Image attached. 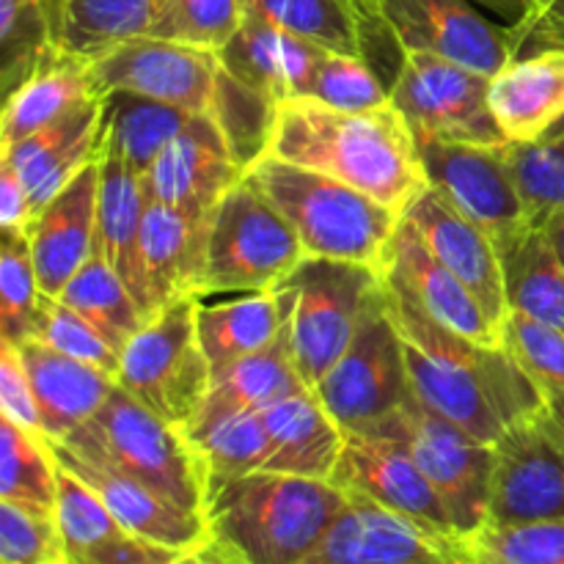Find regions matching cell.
Wrapping results in <instances>:
<instances>
[{
	"label": "cell",
	"mask_w": 564,
	"mask_h": 564,
	"mask_svg": "<svg viewBox=\"0 0 564 564\" xmlns=\"http://www.w3.org/2000/svg\"><path fill=\"white\" fill-rule=\"evenodd\" d=\"M386 306L405 350L413 397L438 416L496 444L512 424L543 416L549 400L501 345H479L430 317L386 279Z\"/></svg>",
	"instance_id": "6da1fadb"
},
{
	"label": "cell",
	"mask_w": 564,
	"mask_h": 564,
	"mask_svg": "<svg viewBox=\"0 0 564 564\" xmlns=\"http://www.w3.org/2000/svg\"><path fill=\"white\" fill-rule=\"evenodd\" d=\"M268 154L323 171L405 213L427 187L416 138L394 105L339 110L308 97L275 105Z\"/></svg>",
	"instance_id": "7a4b0ae2"
},
{
	"label": "cell",
	"mask_w": 564,
	"mask_h": 564,
	"mask_svg": "<svg viewBox=\"0 0 564 564\" xmlns=\"http://www.w3.org/2000/svg\"><path fill=\"white\" fill-rule=\"evenodd\" d=\"M350 494L330 479L251 471L207 479L204 518L209 538L248 564H301L317 549Z\"/></svg>",
	"instance_id": "3957f363"
},
{
	"label": "cell",
	"mask_w": 564,
	"mask_h": 564,
	"mask_svg": "<svg viewBox=\"0 0 564 564\" xmlns=\"http://www.w3.org/2000/svg\"><path fill=\"white\" fill-rule=\"evenodd\" d=\"M246 180L290 220L306 257L341 259L383 268L386 248L402 213L347 182L262 154Z\"/></svg>",
	"instance_id": "277c9868"
},
{
	"label": "cell",
	"mask_w": 564,
	"mask_h": 564,
	"mask_svg": "<svg viewBox=\"0 0 564 564\" xmlns=\"http://www.w3.org/2000/svg\"><path fill=\"white\" fill-rule=\"evenodd\" d=\"M292 364L308 389L350 347L364 314L383 295V270L306 257L273 286Z\"/></svg>",
	"instance_id": "5b68a950"
},
{
	"label": "cell",
	"mask_w": 564,
	"mask_h": 564,
	"mask_svg": "<svg viewBox=\"0 0 564 564\" xmlns=\"http://www.w3.org/2000/svg\"><path fill=\"white\" fill-rule=\"evenodd\" d=\"M58 444L119 468L174 505L204 516L207 482L196 452L191 449L180 427L149 411L119 383L94 419Z\"/></svg>",
	"instance_id": "8992f818"
},
{
	"label": "cell",
	"mask_w": 564,
	"mask_h": 564,
	"mask_svg": "<svg viewBox=\"0 0 564 564\" xmlns=\"http://www.w3.org/2000/svg\"><path fill=\"white\" fill-rule=\"evenodd\" d=\"M301 259L290 220L242 174L209 218L198 295L273 290Z\"/></svg>",
	"instance_id": "52a82bcc"
},
{
	"label": "cell",
	"mask_w": 564,
	"mask_h": 564,
	"mask_svg": "<svg viewBox=\"0 0 564 564\" xmlns=\"http://www.w3.org/2000/svg\"><path fill=\"white\" fill-rule=\"evenodd\" d=\"M116 383L174 427L193 422L213 386L196 330V295L180 297L143 323L121 350Z\"/></svg>",
	"instance_id": "ba28073f"
},
{
	"label": "cell",
	"mask_w": 564,
	"mask_h": 564,
	"mask_svg": "<svg viewBox=\"0 0 564 564\" xmlns=\"http://www.w3.org/2000/svg\"><path fill=\"white\" fill-rule=\"evenodd\" d=\"M356 433H378L405 441L413 460L449 510L463 540L488 523L496 474L494 444H485L460 424L433 413L416 397L378 424Z\"/></svg>",
	"instance_id": "9c48e42d"
},
{
	"label": "cell",
	"mask_w": 564,
	"mask_h": 564,
	"mask_svg": "<svg viewBox=\"0 0 564 564\" xmlns=\"http://www.w3.org/2000/svg\"><path fill=\"white\" fill-rule=\"evenodd\" d=\"M391 105L416 141L505 147L507 138L490 110V75L433 53H408L391 88Z\"/></svg>",
	"instance_id": "30bf717a"
},
{
	"label": "cell",
	"mask_w": 564,
	"mask_h": 564,
	"mask_svg": "<svg viewBox=\"0 0 564 564\" xmlns=\"http://www.w3.org/2000/svg\"><path fill=\"white\" fill-rule=\"evenodd\" d=\"M325 411L345 433L367 430L413 400L405 350L383 295L369 306L339 361L314 386Z\"/></svg>",
	"instance_id": "8fae6325"
},
{
	"label": "cell",
	"mask_w": 564,
	"mask_h": 564,
	"mask_svg": "<svg viewBox=\"0 0 564 564\" xmlns=\"http://www.w3.org/2000/svg\"><path fill=\"white\" fill-rule=\"evenodd\" d=\"M330 482L339 485L345 494L375 501L433 538L463 549V538L449 510L413 460L405 441L378 433H347Z\"/></svg>",
	"instance_id": "7c38bea8"
},
{
	"label": "cell",
	"mask_w": 564,
	"mask_h": 564,
	"mask_svg": "<svg viewBox=\"0 0 564 564\" xmlns=\"http://www.w3.org/2000/svg\"><path fill=\"white\" fill-rule=\"evenodd\" d=\"M416 147L427 185L496 242L534 226L505 147L449 141H416Z\"/></svg>",
	"instance_id": "4fadbf2b"
},
{
	"label": "cell",
	"mask_w": 564,
	"mask_h": 564,
	"mask_svg": "<svg viewBox=\"0 0 564 564\" xmlns=\"http://www.w3.org/2000/svg\"><path fill=\"white\" fill-rule=\"evenodd\" d=\"M220 69L224 66L215 50L141 36L94 61L91 83L99 97L130 91L191 113H209Z\"/></svg>",
	"instance_id": "5bb4252c"
},
{
	"label": "cell",
	"mask_w": 564,
	"mask_h": 564,
	"mask_svg": "<svg viewBox=\"0 0 564 564\" xmlns=\"http://www.w3.org/2000/svg\"><path fill=\"white\" fill-rule=\"evenodd\" d=\"M405 53H433L494 77L512 61V31L471 0H372Z\"/></svg>",
	"instance_id": "9a60e30c"
},
{
	"label": "cell",
	"mask_w": 564,
	"mask_h": 564,
	"mask_svg": "<svg viewBox=\"0 0 564 564\" xmlns=\"http://www.w3.org/2000/svg\"><path fill=\"white\" fill-rule=\"evenodd\" d=\"M494 446L496 474L488 523L564 521V438L545 413L512 424Z\"/></svg>",
	"instance_id": "2e32d148"
},
{
	"label": "cell",
	"mask_w": 564,
	"mask_h": 564,
	"mask_svg": "<svg viewBox=\"0 0 564 564\" xmlns=\"http://www.w3.org/2000/svg\"><path fill=\"white\" fill-rule=\"evenodd\" d=\"M224 132L209 113H193L185 130L141 176L147 202L165 204L198 226H209L220 198L242 180Z\"/></svg>",
	"instance_id": "e0dca14e"
},
{
	"label": "cell",
	"mask_w": 564,
	"mask_h": 564,
	"mask_svg": "<svg viewBox=\"0 0 564 564\" xmlns=\"http://www.w3.org/2000/svg\"><path fill=\"white\" fill-rule=\"evenodd\" d=\"M301 564H463V549L350 494L334 527Z\"/></svg>",
	"instance_id": "ac0fdd59"
},
{
	"label": "cell",
	"mask_w": 564,
	"mask_h": 564,
	"mask_svg": "<svg viewBox=\"0 0 564 564\" xmlns=\"http://www.w3.org/2000/svg\"><path fill=\"white\" fill-rule=\"evenodd\" d=\"M50 446H53L58 466L75 474L80 482H86L102 499V505L113 512L116 521L130 529L132 534H141L152 543L169 545L176 551H193L209 540L207 518L198 516V512L174 505L163 494L143 485L141 479L119 471V468L77 455L75 449L58 444V441H50Z\"/></svg>",
	"instance_id": "d6986e66"
},
{
	"label": "cell",
	"mask_w": 564,
	"mask_h": 564,
	"mask_svg": "<svg viewBox=\"0 0 564 564\" xmlns=\"http://www.w3.org/2000/svg\"><path fill=\"white\" fill-rule=\"evenodd\" d=\"M383 275L400 284L424 312L455 334L479 345H501V334L482 303L435 257L411 220L402 215L383 259Z\"/></svg>",
	"instance_id": "ffe728a7"
},
{
	"label": "cell",
	"mask_w": 564,
	"mask_h": 564,
	"mask_svg": "<svg viewBox=\"0 0 564 564\" xmlns=\"http://www.w3.org/2000/svg\"><path fill=\"white\" fill-rule=\"evenodd\" d=\"M102 147L105 97H94L0 152V163L14 169L36 213L50 198L58 196L86 165L99 160Z\"/></svg>",
	"instance_id": "44dd1931"
},
{
	"label": "cell",
	"mask_w": 564,
	"mask_h": 564,
	"mask_svg": "<svg viewBox=\"0 0 564 564\" xmlns=\"http://www.w3.org/2000/svg\"><path fill=\"white\" fill-rule=\"evenodd\" d=\"M402 215L422 235L430 251L471 290V295L482 303V308L501 334V323L507 317V297L499 246H496L494 237L479 229L466 215L457 213L430 185L408 204Z\"/></svg>",
	"instance_id": "7402d4cb"
},
{
	"label": "cell",
	"mask_w": 564,
	"mask_h": 564,
	"mask_svg": "<svg viewBox=\"0 0 564 564\" xmlns=\"http://www.w3.org/2000/svg\"><path fill=\"white\" fill-rule=\"evenodd\" d=\"M99 160L80 171L58 196L33 213L25 231L36 264L39 290L58 297L94 253L97 237Z\"/></svg>",
	"instance_id": "603a6c76"
},
{
	"label": "cell",
	"mask_w": 564,
	"mask_h": 564,
	"mask_svg": "<svg viewBox=\"0 0 564 564\" xmlns=\"http://www.w3.org/2000/svg\"><path fill=\"white\" fill-rule=\"evenodd\" d=\"M207 229L165 204L147 202L138 248V306L154 317L185 295H198Z\"/></svg>",
	"instance_id": "cb8c5ba5"
},
{
	"label": "cell",
	"mask_w": 564,
	"mask_h": 564,
	"mask_svg": "<svg viewBox=\"0 0 564 564\" xmlns=\"http://www.w3.org/2000/svg\"><path fill=\"white\" fill-rule=\"evenodd\" d=\"M218 55L235 80L279 105L284 99L306 97L328 50L257 17H246L235 39Z\"/></svg>",
	"instance_id": "d4e9b609"
},
{
	"label": "cell",
	"mask_w": 564,
	"mask_h": 564,
	"mask_svg": "<svg viewBox=\"0 0 564 564\" xmlns=\"http://www.w3.org/2000/svg\"><path fill=\"white\" fill-rule=\"evenodd\" d=\"M55 518L72 564H174L187 554L121 527L102 499L66 468L58 474Z\"/></svg>",
	"instance_id": "484cf974"
},
{
	"label": "cell",
	"mask_w": 564,
	"mask_h": 564,
	"mask_svg": "<svg viewBox=\"0 0 564 564\" xmlns=\"http://www.w3.org/2000/svg\"><path fill=\"white\" fill-rule=\"evenodd\" d=\"M20 356L39 405V424L47 441H64L94 419L116 389L113 375L64 356L36 339L22 341Z\"/></svg>",
	"instance_id": "4316f807"
},
{
	"label": "cell",
	"mask_w": 564,
	"mask_h": 564,
	"mask_svg": "<svg viewBox=\"0 0 564 564\" xmlns=\"http://www.w3.org/2000/svg\"><path fill=\"white\" fill-rule=\"evenodd\" d=\"M490 110L507 143L540 141L564 113V50L512 58L490 77Z\"/></svg>",
	"instance_id": "83f0119b"
},
{
	"label": "cell",
	"mask_w": 564,
	"mask_h": 564,
	"mask_svg": "<svg viewBox=\"0 0 564 564\" xmlns=\"http://www.w3.org/2000/svg\"><path fill=\"white\" fill-rule=\"evenodd\" d=\"M270 435L264 471L330 479L345 449V430L312 389H301L262 411Z\"/></svg>",
	"instance_id": "f1b7e54d"
},
{
	"label": "cell",
	"mask_w": 564,
	"mask_h": 564,
	"mask_svg": "<svg viewBox=\"0 0 564 564\" xmlns=\"http://www.w3.org/2000/svg\"><path fill=\"white\" fill-rule=\"evenodd\" d=\"M160 0H44L50 42L61 55L94 64L152 33Z\"/></svg>",
	"instance_id": "f546056e"
},
{
	"label": "cell",
	"mask_w": 564,
	"mask_h": 564,
	"mask_svg": "<svg viewBox=\"0 0 564 564\" xmlns=\"http://www.w3.org/2000/svg\"><path fill=\"white\" fill-rule=\"evenodd\" d=\"M196 330L215 378L279 339L281 312L273 290L196 295Z\"/></svg>",
	"instance_id": "4dcf8cb0"
},
{
	"label": "cell",
	"mask_w": 564,
	"mask_h": 564,
	"mask_svg": "<svg viewBox=\"0 0 564 564\" xmlns=\"http://www.w3.org/2000/svg\"><path fill=\"white\" fill-rule=\"evenodd\" d=\"M301 389H308V386L297 375L286 336L281 330L279 339L262 352H253L215 375L202 408L182 433H193L235 413H262L264 408L275 405Z\"/></svg>",
	"instance_id": "1f68e13d"
},
{
	"label": "cell",
	"mask_w": 564,
	"mask_h": 564,
	"mask_svg": "<svg viewBox=\"0 0 564 564\" xmlns=\"http://www.w3.org/2000/svg\"><path fill=\"white\" fill-rule=\"evenodd\" d=\"M99 97L91 83V64L53 53L22 86L6 97L0 121V152L53 124L86 99Z\"/></svg>",
	"instance_id": "d6a6232c"
},
{
	"label": "cell",
	"mask_w": 564,
	"mask_h": 564,
	"mask_svg": "<svg viewBox=\"0 0 564 564\" xmlns=\"http://www.w3.org/2000/svg\"><path fill=\"white\" fill-rule=\"evenodd\" d=\"M147 213V193L135 171L121 158L102 149L99 154V196H97V237L94 253L105 259L130 286L138 303V248Z\"/></svg>",
	"instance_id": "836d02e7"
},
{
	"label": "cell",
	"mask_w": 564,
	"mask_h": 564,
	"mask_svg": "<svg viewBox=\"0 0 564 564\" xmlns=\"http://www.w3.org/2000/svg\"><path fill=\"white\" fill-rule=\"evenodd\" d=\"M505 275L507 312H521L564 330V268L540 226L496 242Z\"/></svg>",
	"instance_id": "e575fe53"
},
{
	"label": "cell",
	"mask_w": 564,
	"mask_h": 564,
	"mask_svg": "<svg viewBox=\"0 0 564 564\" xmlns=\"http://www.w3.org/2000/svg\"><path fill=\"white\" fill-rule=\"evenodd\" d=\"M191 110L130 91L105 94V147L138 176L185 130Z\"/></svg>",
	"instance_id": "d590c367"
},
{
	"label": "cell",
	"mask_w": 564,
	"mask_h": 564,
	"mask_svg": "<svg viewBox=\"0 0 564 564\" xmlns=\"http://www.w3.org/2000/svg\"><path fill=\"white\" fill-rule=\"evenodd\" d=\"M3 419V416H0ZM61 466L42 433L0 422V501L55 516Z\"/></svg>",
	"instance_id": "8d00e7d4"
},
{
	"label": "cell",
	"mask_w": 564,
	"mask_h": 564,
	"mask_svg": "<svg viewBox=\"0 0 564 564\" xmlns=\"http://www.w3.org/2000/svg\"><path fill=\"white\" fill-rule=\"evenodd\" d=\"M58 301L75 308L83 319H88L119 352L147 323L130 286L99 253L88 257V262L61 292Z\"/></svg>",
	"instance_id": "74e56055"
},
{
	"label": "cell",
	"mask_w": 564,
	"mask_h": 564,
	"mask_svg": "<svg viewBox=\"0 0 564 564\" xmlns=\"http://www.w3.org/2000/svg\"><path fill=\"white\" fill-rule=\"evenodd\" d=\"M246 17L270 22L328 53L361 55L352 0H242Z\"/></svg>",
	"instance_id": "f35d334b"
},
{
	"label": "cell",
	"mask_w": 564,
	"mask_h": 564,
	"mask_svg": "<svg viewBox=\"0 0 564 564\" xmlns=\"http://www.w3.org/2000/svg\"><path fill=\"white\" fill-rule=\"evenodd\" d=\"M182 435L202 463L204 482L268 468L270 435L262 413H235Z\"/></svg>",
	"instance_id": "ab89813d"
},
{
	"label": "cell",
	"mask_w": 564,
	"mask_h": 564,
	"mask_svg": "<svg viewBox=\"0 0 564 564\" xmlns=\"http://www.w3.org/2000/svg\"><path fill=\"white\" fill-rule=\"evenodd\" d=\"M209 116L220 127L242 171L257 163L262 154H268L275 121V102L264 94L242 86L226 69H220Z\"/></svg>",
	"instance_id": "60d3db41"
},
{
	"label": "cell",
	"mask_w": 564,
	"mask_h": 564,
	"mask_svg": "<svg viewBox=\"0 0 564 564\" xmlns=\"http://www.w3.org/2000/svg\"><path fill=\"white\" fill-rule=\"evenodd\" d=\"M42 290H39L36 264L22 229H3L0 240V334L11 345L33 339Z\"/></svg>",
	"instance_id": "b9f144b4"
},
{
	"label": "cell",
	"mask_w": 564,
	"mask_h": 564,
	"mask_svg": "<svg viewBox=\"0 0 564 564\" xmlns=\"http://www.w3.org/2000/svg\"><path fill=\"white\" fill-rule=\"evenodd\" d=\"M463 564H564V521L488 523L463 540Z\"/></svg>",
	"instance_id": "7bdbcfd3"
},
{
	"label": "cell",
	"mask_w": 564,
	"mask_h": 564,
	"mask_svg": "<svg viewBox=\"0 0 564 564\" xmlns=\"http://www.w3.org/2000/svg\"><path fill=\"white\" fill-rule=\"evenodd\" d=\"M242 22V0H160L158 20L149 36L220 53Z\"/></svg>",
	"instance_id": "ee69618b"
},
{
	"label": "cell",
	"mask_w": 564,
	"mask_h": 564,
	"mask_svg": "<svg viewBox=\"0 0 564 564\" xmlns=\"http://www.w3.org/2000/svg\"><path fill=\"white\" fill-rule=\"evenodd\" d=\"M58 50L50 42L44 0H0V61L6 97Z\"/></svg>",
	"instance_id": "f6af8a7d"
},
{
	"label": "cell",
	"mask_w": 564,
	"mask_h": 564,
	"mask_svg": "<svg viewBox=\"0 0 564 564\" xmlns=\"http://www.w3.org/2000/svg\"><path fill=\"white\" fill-rule=\"evenodd\" d=\"M501 347L538 383L545 400L564 394V330L521 312H507Z\"/></svg>",
	"instance_id": "bcb514c9"
},
{
	"label": "cell",
	"mask_w": 564,
	"mask_h": 564,
	"mask_svg": "<svg viewBox=\"0 0 564 564\" xmlns=\"http://www.w3.org/2000/svg\"><path fill=\"white\" fill-rule=\"evenodd\" d=\"M505 154L534 226L564 207V138L505 143Z\"/></svg>",
	"instance_id": "7dc6e473"
},
{
	"label": "cell",
	"mask_w": 564,
	"mask_h": 564,
	"mask_svg": "<svg viewBox=\"0 0 564 564\" xmlns=\"http://www.w3.org/2000/svg\"><path fill=\"white\" fill-rule=\"evenodd\" d=\"M33 339L64 352V356L77 358V361L91 364V367L102 369L113 378L119 375L121 352L88 319H83L75 308L61 303L58 297L44 295V292Z\"/></svg>",
	"instance_id": "c3c4849f"
},
{
	"label": "cell",
	"mask_w": 564,
	"mask_h": 564,
	"mask_svg": "<svg viewBox=\"0 0 564 564\" xmlns=\"http://www.w3.org/2000/svg\"><path fill=\"white\" fill-rule=\"evenodd\" d=\"M308 99L339 110H375L391 102V91L361 55L328 53L314 72Z\"/></svg>",
	"instance_id": "681fc988"
},
{
	"label": "cell",
	"mask_w": 564,
	"mask_h": 564,
	"mask_svg": "<svg viewBox=\"0 0 564 564\" xmlns=\"http://www.w3.org/2000/svg\"><path fill=\"white\" fill-rule=\"evenodd\" d=\"M58 518L0 501V564H66Z\"/></svg>",
	"instance_id": "f907efd6"
},
{
	"label": "cell",
	"mask_w": 564,
	"mask_h": 564,
	"mask_svg": "<svg viewBox=\"0 0 564 564\" xmlns=\"http://www.w3.org/2000/svg\"><path fill=\"white\" fill-rule=\"evenodd\" d=\"M0 416L33 433H42L25 361L20 356V347L11 341H0Z\"/></svg>",
	"instance_id": "816d5d0a"
},
{
	"label": "cell",
	"mask_w": 564,
	"mask_h": 564,
	"mask_svg": "<svg viewBox=\"0 0 564 564\" xmlns=\"http://www.w3.org/2000/svg\"><path fill=\"white\" fill-rule=\"evenodd\" d=\"M512 31V58L564 50V0H534Z\"/></svg>",
	"instance_id": "f5cc1de1"
},
{
	"label": "cell",
	"mask_w": 564,
	"mask_h": 564,
	"mask_svg": "<svg viewBox=\"0 0 564 564\" xmlns=\"http://www.w3.org/2000/svg\"><path fill=\"white\" fill-rule=\"evenodd\" d=\"M33 215L31 196L14 169L0 163V226L3 229H25Z\"/></svg>",
	"instance_id": "db71d44e"
},
{
	"label": "cell",
	"mask_w": 564,
	"mask_h": 564,
	"mask_svg": "<svg viewBox=\"0 0 564 564\" xmlns=\"http://www.w3.org/2000/svg\"><path fill=\"white\" fill-rule=\"evenodd\" d=\"M174 564H248V562L242 560L240 554H235L229 545H224L220 540L209 538L207 543L196 545L193 551L182 554V560H176Z\"/></svg>",
	"instance_id": "11a10c76"
},
{
	"label": "cell",
	"mask_w": 564,
	"mask_h": 564,
	"mask_svg": "<svg viewBox=\"0 0 564 564\" xmlns=\"http://www.w3.org/2000/svg\"><path fill=\"white\" fill-rule=\"evenodd\" d=\"M471 3L479 6L485 14L494 17V20L501 22V25L516 28V25H521L523 17L529 14V9H532L534 0H471Z\"/></svg>",
	"instance_id": "9f6ffc18"
},
{
	"label": "cell",
	"mask_w": 564,
	"mask_h": 564,
	"mask_svg": "<svg viewBox=\"0 0 564 564\" xmlns=\"http://www.w3.org/2000/svg\"><path fill=\"white\" fill-rule=\"evenodd\" d=\"M538 226H540V229H543L545 240L551 242V248H554L556 259H560L562 268H564V207L556 209V213L545 215V218L540 220Z\"/></svg>",
	"instance_id": "6f0895ef"
},
{
	"label": "cell",
	"mask_w": 564,
	"mask_h": 564,
	"mask_svg": "<svg viewBox=\"0 0 564 564\" xmlns=\"http://www.w3.org/2000/svg\"><path fill=\"white\" fill-rule=\"evenodd\" d=\"M545 419L554 424L556 433L564 438V394L562 397H549V408H545Z\"/></svg>",
	"instance_id": "680465c9"
},
{
	"label": "cell",
	"mask_w": 564,
	"mask_h": 564,
	"mask_svg": "<svg viewBox=\"0 0 564 564\" xmlns=\"http://www.w3.org/2000/svg\"><path fill=\"white\" fill-rule=\"evenodd\" d=\"M560 138H564V113H562V119L556 121V124L551 127L543 138H540V141H560Z\"/></svg>",
	"instance_id": "91938a15"
},
{
	"label": "cell",
	"mask_w": 564,
	"mask_h": 564,
	"mask_svg": "<svg viewBox=\"0 0 564 564\" xmlns=\"http://www.w3.org/2000/svg\"><path fill=\"white\" fill-rule=\"evenodd\" d=\"M66 564H72V562H66Z\"/></svg>",
	"instance_id": "94428289"
}]
</instances>
